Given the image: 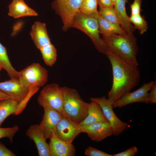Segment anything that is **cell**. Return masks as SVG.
I'll return each mask as SVG.
<instances>
[{"instance_id": "cell-1", "label": "cell", "mask_w": 156, "mask_h": 156, "mask_svg": "<svg viewBox=\"0 0 156 156\" xmlns=\"http://www.w3.org/2000/svg\"><path fill=\"white\" fill-rule=\"evenodd\" d=\"M105 55L112 67V84L108 99L113 104L138 84L140 74L138 66L122 60L108 49Z\"/></svg>"}, {"instance_id": "cell-2", "label": "cell", "mask_w": 156, "mask_h": 156, "mask_svg": "<svg viewBox=\"0 0 156 156\" xmlns=\"http://www.w3.org/2000/svg\"><path fill=\"white\" fill-rule=\"evenodd\" d=\"M102 39L110 51L122 60L138 66L137 55L139 48L133 33L110 34L103 36Z\"/></svg>"}, {"instance_id": "cell-3", "label": "cell", "mask_w": 156, "mask_h": 156, "mask_svg": "<svg viewBox=\"0 0 156 156\" xmlns=\"http://www.w3.org/2000/svg\"><path fill=\"white\" fill-rule=\"evenodd\" d=\"M63 97V116L79 123L87 116L89 103L84 101L75 89L61 87Z\"/></svg>"}, {"instance_id": "cell-4", "label": "cell", "mask_w": 156, "mask_h": 156, "mask_svg": "<svg viewBox=\"0 0 156 156\" xmlns=\"http://www.w3.org/2000/svg\"><path fill=\"white\" fill-rule=\"evenodd\" d=\"M97 15H88L78 12L75 16L71 27L83 32L91 39L96 49L105 55L107 47L100 37Z\"/></svg>"}, {"instance_id": "cell-5", "label": "cell", "mask_w": 156, "mask_h": 156, "mask_svg": "<svg viewBox=\"0 0 156 156\" xmlns=\"http://www.w3.org/2000/svg\"><path fill=\"white\" fill-rule=\"evenodd\" d=\"M47 70L39 63H33L19 72L18 79L26 87L29 88L42 86L47 82Z\"/></svg>"}, {"instance_id": "cell-6", "label": "cell", "mask_w": 156, "mask_h": 156, "mask_svg": "<svg viewBox=\"0 0 156 156\" xmlns=\"http://www.w3.org/2000/svg\"><path fill=\"white\" fill-rule=\"evenodd\" d=\"M81 0H54L52 7L60 17L62 29L66 31L70 28L73 18L79 11Z\"/></svg>"}, {"instance_id": "cell-7", "label": "cell", "mask_w": 156, "mask_h": 156, "mask_svg": "<svg viewBox=\"0 0 156 156\" xmlns=\"http://www.w3.org/2000/svg\"><path fill=\"white\" fill-rule=\"evenodd\" d=\"M37 101L39 105L43 107H49L61 113L63 107L61 87L56 83L47 85L40 91Z\"/></svg>"}, {"instance_id": "cell-8", "label": "cell", "mask_w": 156, "mask_h": 156, "mask_svg": "<svg viewBox=\"0 0 156 156\" xmlns=\"http://www.w3.org/2000/svg\"><path fill=\"white\" fill-rule=\"evenodd\" d=\"M90 99L97 103L101 107L104 116L112 127L113 135L118 136L130 127L128 123L122 121L117 116L113 111L112 104L105 96L99 98L91 97Z\"/></svg>"}, {"instance_id": "cell-9", "label": "cell", "mask_w": 156, "mask_h": 156, "mask_svg": "<svg viewBox=\"0 0 156 156\" xmlns=\"http://www.w3.org/2000/svg\"><path fill=\"white\" fill-rule=\"evenodd\" d=\"M56 136L61 140L72 144L75 138L82 132L79 123L63 116L54 130Z\"/></svg>"}, {"instance_id": "cell-10", "label": "cell", "mask_w": 156, "mask_h": 156, "mask_svg": "<svg viewBox=\"0 0 156 156\" xmlns=\"http://www.w3.org/2000/svg\"><path fill=\"white\" fill-rule=\"evenodd\" d=\"M155 83V81H152L148 83H144L135 91L126 93L112 104L113 108H121L136 103H147L146 100L149 92Z\"/></svg>"}, {"instance_id": "cell-11", "label": "cell", "mask_w": 156, "mask_h": 156, "mask_svg": "<svg viewBox=\"0 0 156 156\" xmlns=\"http://www.w3.org/2000/svg\"><path fill=\"white\" fill-rule=\"evenodd\" d=\"M29 90L16 78L0 82V91L8 96L10 99L20 102L27 94Z\"/></svg>"}, {"instance_id": "cell-12", "label": "cell", "mask_w": 156, "mask_h": 156, "mask_svg": "<svg viewBox=\"0 0 156 156\" xmlns=\"http://www.w3.org/2000/svg\"><path fill=\"white\" fill-rule=\"evenodd\" d=\"M81 127L82 132L87 133L94 141H102L113 134L112 127L108 122H97Z\"/></svg>"}, {"instance_id": "cell-13", "label": "cell", "mask_w": 156, "mask_h": 156, "mask_svg": "<svg viewBox=\"0 0 156 156\" xmlns=\"http://www.w3.org/2000/svg\"><path fill=\"white\" fill-rule=\"evenodd\" d=\"M44 114L39 124L45 138L50 139L53 131L62 118L61 113L49 107H44Z\"/></svg>"}, {"instance_id": "cell-14", "label": "cell", "mask_w": 156, "mask_h": 156, "mask_svg": "<svg viewBox=\"0 0 156 156\" xmlns=\"http://www.w3.org/2000/svg\"><path fill=\"white\" fill-rule=\"evenodd\" d=\"M26 134L35 143L38 156H51L49 144L47 143L39 125L31 126L27 131Z\"/></svg>"}, {"instance_id": "cell-15", "label": "cell", "mask_w": 156, "mask_h": 156, "mask_svg": "<svg viewBox=\"0 0 156 156\" xmlns=\"http://www.w3.org/2000/svg\"><path fill=\"white\" fill-rule=\"evenodd\" d=\"M49 144L51 156H73L76 150L72 143L66 142L60 139L55 135L54 131L50 138Z\"/></svg>"}, {"instance_id": "cell-16", "label": "cell", "mask_w": 156, "mask_h": 156, "mask_svg": "<svg viewBox=\"0 0 156 156\" xmlns=\"http://www.w3.org/2000/svg\"><path fill=\"white\" fill-rule=\"evenodd\" d=\"M29 34L35 46L39 49L51 43L45 23L35 22L32 26Z\"/></svg>"}, {"instance_id": "cell-17", "label": "cell", "mask_w": 156, "mask_h": 156, "mask_svg": "<svg viewBox=\"0 0 156 156\" xmlns=\"http://www.w3.org/2000/svg\"><path fill=\"white\" fill-rule=\"evenodd\" d=\"M8 8V15L15 18L38 15L37 12L29 7L24 0H13Z\"/></svg>"}, {"instance_id": "cell-18", "label": "cell", "mask_w": 156, "mask_h": 156, "mask_svg": "<svg viewBox=\"0 0 156 156\" xmlns=\"http://www.w3.org/2000/svg\"><path fill=\"white\" fill-rule=\"evenodd\" d=\"M91 101L89 104L87 116L79 123L81 127L89 125L97 122H108L98 104L95 101Z\"/></svg>"}, {"instance_id": "cell-19", "label": "cell", "mask_w": 156, "mask_h": 156, "mask_svg": "<svg viewBox=\"0 0 156 156\" xmlns=\"http://www.w3.org/2000/svg\"><path fill=\"white\" fill-rule=\"evenodd\" d=\"M127 2V0H117L114 7L118 14L122 27L126 33L132 34L135 29L130 22L126 12L125 4Z\"/></svg>"}, {"instance_id": "cell-20", "label": "cell", "mask_w": 156, "mask_h": 156, "mask_svg": "<svg viewBox=\"0 0 156 156\" xmlns=\"http://www.w3.org/2000/svg\"><path fill=\"white\" fill-rule=\"evenodd\" d=\"M100 34L103 36L110 34H127L120 25L110 22L102 17L99 14L97 16Z\"/></svg>"}, {"instance_id": "cell-21", "label": "cell", "mask_w": 156, "mask_h": 156, "mask_svg": "<svg viewBox=\"0 0 156 156\" xmlns=\"http://www.w3.org/2000/svg\"><path fill=\"white\" fill-rule=\"evenodd\" d=\"M18 103L17 101L10 99L0 101V127L8 117L15 114Z\"/></svg>"}, {"instance_id": "cell-22", "label": "cell", "mask_w": 156, "mask_h": 156, "mask_svg": "<svg viewBox=\"0 0 156 156\" xmlns=\"http://www.w3.org/2000/svg\"><path fill=\"white\" fill-rule=\"evenodd\" d=\"M0 65L5 69L10 78H18L19 72L12 66L9 60L6 48L0 42Z\"/></svg>"}, {"instance_id": "cell-23", "label": "cell", "mask_w": 156, "mask_h": 156, "mask_svg": "<svg viewBox=\"0 0 156 156\" xmlns=\"http://www.w3.org/2000/svg\"><path fill=\"white\" fill-rule=\"evenodd\" d=\"M39 50L45 63L49 66H52L57 58V50L55 47L51 43L43 46Z\"/></svg>"}, {"instance_id": "cell-24", "label": "cell", "mask_w": 156, "mask_h": 156, "mask_svg": "<svg viewBox=\"0 0 156 156\" xmlns=\"http://www.w3.org/2000/svg\"><path fill=\"white\" fill-rule=\"evenodd\" d=\"M98 5L97 0H81L79 12L88 15H98Z\"/></svg>"}, {"instance_id": "cell-25", "label": "cell", "mask_w": 156, "mask_h": 156, "mask_svg": "<svg viewBox=\"0 0 156 156\" xmlns=\"http://www.w3.org/2000/svg\"><path fill=\"white\" fill-rule=\"evenodd\" d=\"M98 13L100 16L107 21L120 25L118 14L114 7L107 8H99Z\"/></svg>"}, {"instance_id": "cell-26", "label": "cell", "mask_w": 156, "mask_h": 156, "mask_svg": "<svg viewBox=\"0 0 156 156\" xmlns=\"http://www.w3.org/2000/svg\"><path fill=\"white\" fill-rule=\"evenodd\" d=\"M129 19L135 29L139 31L140 34H143L147 31L148 28L147 22L140 14L131 15Z\"/></svg>"}, {"instance_id": "cell-27", "label": "cell", "mask_w": 156, "mask_h": 156, "mask_svg": "<svg viewBox=\"0 0 156 156\" xmlns=\"http://www.w3.org/2000/svg\"><path fill=\"white\" fill-rule=\"evenodd\" d=\"M39 88L34 87L29 88V91L26 96L18 103L16 111V115L20 114L25 108L27 103L31 97L38 90Z\"/></svg>"}, {"instance_id": "cell-28", "label": "cell", "mask_w": 156, "mask_h": 156, "mask_svg": "<svg viewBox=\"0 0 156 156\" xmlns=\"http://www.w3.org/2000/svg\"><path fill=\"white\" fill-rule=\"evenodd\" d=\"M18 130V127L16 125L10 127H0V139L5 138H8L12 142L14 135Z\"/></svg>"}, {"instance_id": "cell-29", "label": "cell", "mask_w": 156, "mask_h": 156, "mask_svg": "<svg viewBox=\"0 0 156 156\" xmlns=\"http://www.w3.org/2000/svg\"><path fill=\"white\" fill-rule=\"evenodd\" d=\"M85 154L87 156H113L94 148L90 146L85 150Z\"/></svg>"}, {"instance_id": "cell-30", "label": "cell", "mask_w": 156, "mask_h": 156, "mask_svg": "<svg viewBox=\"0 0 156 156\" xmlns=\"http://www.w3.org/2000/svg\"><path fill=\"white\" fill-rule=\"evenodd\" d=\"M142 0H134L131 5V15H135L140 14Z\"/></svg>"}, {"instance_id": "cell-31", "label": "cell", "mask_w": 156, "mask_h": 156, "mask_svg": "<svg viewBox=\"0 0 156 156\" xmlns=\"http://www.w3.org/2000/svg\"><path fill=\"white\" fill-rule=\"evenodd\" d=\"M138 151L137 147L132 146L123 151L112 155L113 156H134L137 154Z\"/></svg>"}, {"instance_id": "cell-32", "label": "cell", "mask_w": 156, "mask_h": 156, "mask_svg": "<svg viewBox=\"0 0 156 156\" xmlns=\"http://www.w3.org/2000/svg\"><path fill=\"white\" fill-rule=\"evenodd\" d=\"M148 93L147 99V103H156V83H155L152 86Z\"/></svg>"}, {"instance_id": "cell-33", "label": "cell", "mask_w": 156, "mask_h": 156, "mask_svg": "<svg viewBox=\"0 0 156 156\" xmlns=\"http://www.w3.org/2000/svg\"><path fill=\"white\" fill-rule=\"evenodd\" d=\"M13 152L8 149L1 142H0V156H16Z\"/></svg>"}, {"instance_id": "cell-34", "label": "cell", "mask_w": 156, "mask_h": 156, "mask_svg": "<svg viewBox=\"0 0 156 156\" xmlns=\"http://www.w3.org/2000/svg\"><path fill=\"white\" fill-rule=\"evenodd\" d=\"M99 8H107L114 7L112 0H97Z\"/></svg>"}, {"instance_id": "cell-35", "label": "cell", "mask_w": 156, "mask_h": 156, "mask_svg": "<svg viewBox=\"0 0 156 156\" xmlns=\"http://www.w3.org/2000/svg\"><path fill=\"white\" fill-rule=\"evenodd\" d=\"M9 99H10V98L8 96L0 91V101Z\"/></svg>"}, {"instance_id": "cell-36", "label": "cell", "mask_w": 156, "mask_h": 156, "mask_svg": "<svg viewBox=\"0 0 156 156\" xmlns=\"http://www.w3.org/2000/svg\"><path fill=\"white\" fill-rule=\"evenodd\" d=\"M117 0H112L113 4L114 6Z\"/></svg>"}, {"instance_id": "cell-37", "label": "cell", "mask_w": 156, "mask_h": 156, "mask_svg": "<svg viewBox=\"0 0 156 156\" xmlns=\"http://www.w3.org/2000/svg\"><path fill=\"white\" fill-rule=\"evenodd\" d=\"M2 69V67H1V66L0 65V72L1 70V69Z\"/></svg>"}]
</instances>
